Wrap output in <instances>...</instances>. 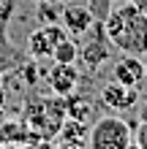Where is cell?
Returning <instances> with one entry per match:
<instances>
[{
	"instance_id": "ffe728a7",
	"label": "cell",
	"mask_w": 147,
	"mask_h": 149,
	"mask_svg": "<svg viewBox=\"0 0 147 149\" xmlns=\"http://www.w3.org/2000/svg\"><path fill=\"white\" fill-rule=\"evenodd\" d=\"M41 3H49V0H41Z\"/></svg>"
},
{
	"instance_id": "3957f363",
	"label": "cell",
	"mask_w": 147,
	"mask_h": 149,
	"mask_svg": "<svg viewBox=\"0 0 147 149\" xmlns=\"http://www.w3.org/2000/svg\"><path fill=\"white\" fill-rule=\"evenodd\" d=\"M90 149H131L134 146V127L117 114H103L87 127Z\"/></svg>"
},
{
	"instance_id": "7c38bea8",
	"label": "cell",
	"mask_w": 147,
	"mask_h": 149,
	"mask_svg": "<svg viewBox=\"0 0 147 149\" xmlns=\"http://www.w3.org/2000/svg\"><path fill=\"white\" fill-rule=\"evenodd\" d=\"M90 114H93V100L87 98V95H79L76 90L71 95H65V117L87 122Z\"/></svg>"
},
{
	"instance_id": "ba28073f",
	"label": "cell",
	"mask_w": 147,
	"mask_h": 149,
	"mask_svg": "<svg viewBox=\"0 0 147 149\" xmlns=\"http://www.w3.org/2000/svg\"><path fill=\"white\" fill-rule=\"evenodd\" d=\"M98 100H101V106H106L112 111H128V109L136 106L139 92H136V87H125V84H120V81L112 79V81L101 90Z\"/></svg>"
},
{
	"instance_id": "d6986e66",
	"label": "cell",
	"mask_w": 147,
	"mask_h": 149,
	"mask_svg": "<svg viewBox=\"0 0 147 149\" xmlns=\"http://www.w3.org/2000/svg\"><path fill=\"white\" fill-rule=\"evenodd\" d=\"M144 79H147V60H144Z\"/></svg>"
},
{
	"instance_id": "9a60e30c",
	"label": "cell",
	"mask_w": 147,
	"mask_h": 149,
	"mask_svg": "<svg viewBox=\"0 0 147 149\" xmlns=\"http://www.w3.org/2000/svg\"><path fill=\"white\" fill-rule=\"evenodd\" d=\"M19 71L25 73V81H27V87L36 84V79H38V68H36V63H25Z\"/></svg>"
},
{
	"instance_id": "2e32d148",
	"label": "cell",
	"mask_w": 147,
	"mask_h": 149,
	"mask_svg": "<svg viewBox=\"0 0 147 149\" xmlns=\"http://www.w3.org/2000/svg\"><path fill=\"white\" fill-rule=\"evenodd\" d=\"M49 149H84V146H76V144H65V141H60L57 146H49Z\"/></svg>"
},
{
	"instance_id": "8992f818",
	"label": "cell",
	"mask_w": 147,
	"mask_h": 149,
	"mask_svg": "<svg viewBox=\"0 0 147 149\" xmlns=\"http://www.w3.org/2000/svg\"><path fill=\"white\" fill-rule=\"evenodd\" d=\"M11 6L14 3H6L0 8V73H8V71H19V68L27 63L22 49H16L6 36V27H8V16H11Z\"/></svg>"
},
{
	"instance_id": "52a82bcc",
	"label": "cell",
	"mask_w": 147,
	"mask_h": 149,
	"mask_svg": "<svg viewBox=\"0 0 147 149\" xmlns=\"http://www.w3.org/2000/svg\"><path fill=\"white\" fill-rule=\"evenodd\" d=\"M96 16H93L90 6H82V3H68L60 8V24L65 27V33H71L74 38H82L84 33L93 27Z\"/></svg>"
},
{
	"instance_id": "9c48e42d",
	"label": "cell",
	"mask_w": 147,
	"mask_h": 149,
	"mask_svg": "<svg viewBox=\"0 0 147 149\" xmlns=\"http://www.w3.org/2000/svg\"><path fill=\"white\" fill-rule=\"evenodd\" d=\"M46 81H49V90L55 95H71L79 84V71L74 68V63H55L46 73Z\"/></svg>"
},
{
	"instance_id": "277c9868",
	"label": "cell",
	"mask_w": 147,
	"mask_h": 149,
	"mask_svg": "<svg viewBox=\"0 0 147 149\" xmlns=\"http://www.w3.org/2000/svg\"><path fill=\"white\" fill-rule=\"evenodd\" d=\"M84 36H87V41H84V46L79 49V60H82V65L87 68L90 73H96L101 65L109 63V57H112V41L106 38V33H103V22L101 19L93 22V27L84 33Z\"/></svg>"
},
{
	"instance_id": "5b68a950",
	"label": "cell",
	"mask_w": 147,
	"mask_h": 149,
	"mask_svg": "<svg viewBox=\"0 0 147 149\" xmlns=\"http://www.w3.org/2000/svg\"><path fill=\"white\" fill-rule=\"evenodd\" d=\"M65 36H68L65 27H63V24H57V22L46 24V27H36V30L27 36V54H30L33 60L52 57V49H55Z\"/></svg>"
},
{
	"instance_id": "6da1fadb",
	"label": "cell",
	"mask_w": 147,
	"mask_h": 149,
	"mask_svg": "<svg viewBox=\"0 0 147 149\" xmlns=\"http://www.w3.org/2000/svg\"><path fill=\"white\" fill-rule=\"evenodd\" d=\"M103 33L123 54H147V14L134 0H123L103 16Z\"/></svg>"
},
{
	"instance_id": "5bb4252c",
	"label": "cell",
	"mask_w": 147,
	"mask_h": 149,
	"mask_svg": "<svg viewBox=\"0 0 147 149\" xmlns=\"http://www.w3.org/2000/svg\"><path fill=\"white\" fill-rule=\"evenodd\" d=\"M134 144L136 149H147V106L139 114V122H136V130H134Z\"/></svg>"
},
{
	"instance_id": "30bf717a",
	"label": "cell",
	"mask_w": 147,
	"mask_h": 149,
	"mask_svg": "<svg viewBox=\"0 0 147 149\" xmlns=\"http://www.w3.org/2000/svg\"><path fill=\"white\" fill-rule=\"evenodd\" d=\"M112 79L120 81V84H125V87H136L144 79V63H142V57L123 54L115 65H112Z\"/></svg>"
},
{
	"instance_id": "7a4b0ae2",
	"label": "cell",
	"mask_w": 147,
	"mask_h": 149,
	"mask_svg": "<svg viewBox=\"0 0 147 149\" xmlns=\"http://www.w3.org/2000/svg\"><path fill=\"white\" fill-rule=\"evenodd\" d=\"M65 119V98L52 92L46 95H33L25 103V125L33 130V136L41 138H55L60 125Z\"/></svg>"
},
{
	"instance_id": "e0dca14e",
	"label": "cell",
	"mask_w": 147,
	"mask_h": 149,
	"mask_svg": "<svg viewBox=\"0 0 147 149\" xmlns=\"http://www.w3.org/2000/svg\"><path fill=\"white\" fill-rule=\"evenodd\" d=\"M3 103H6V90H3V79H0V109H3Z\"/></svg>"
},
{
	"instance_id": "8fae6325",
	"label": "cell",
	"mask_w": 147,
	"mask_h": 149,
	"mask_svg": "<svg viewBox=\"0 0 147 149\" xmlns=\"http://www.w3.org/2000/svg\"><path fill=\"white\" fill-rule=\"evenodd\" d=\"M57 138H60V141H65V144L84 146V141H87V122L65 117L63 125H60V130H57Z\"/></svg>"
},
{
	"instance_id": "ac0fdd59",
	"label": "cell",
	"mask_w": 147,
	"mask_h": 149,
	"mask_svg": "<svg viewBox=\"0 0 147 149\" xmlns=\"http://www.w3.org/2000/svg\"><path fill=\"white\" fill-rule=\"evenodd\" d=\"M134 3H136V6H139V8H142V11H144V14H147V0H134Z\"/></svg>"
},
{
	"instance_id": "4fadbf2b",
	"label": "cell",
	"mask_w": 147,
	"mask_h": 149,
	"mask_svg": "<svg viewBox=\"0 0 147 149\" xmlns=\"http://www.w3.org/2000/svg\"><path fill=\"white\" fill-rule=\"evenodd\" d=\"M52 60H55V63H76V60H79V46H76V41L65 36L55 49H52Z\"/></svg>"
}]
</instances>
